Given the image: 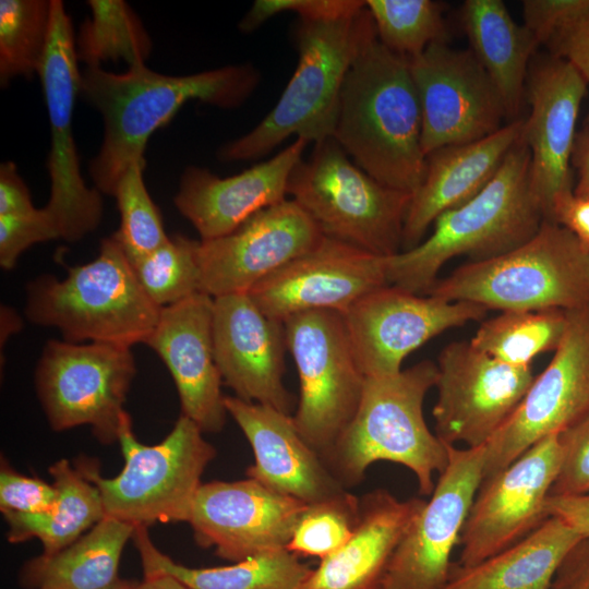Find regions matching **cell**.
Returning a JSON list of instances; mask_svg holds the SVG:
<instances>
[{"instance_id":"cell-50","label":"cell","mask_w":589,"mask_h":589,"mask_svg":"<svg viewBox=\"0 0 589 589\" xmlns=\"http://www.w3.org/2000/svg\"><path fill=\"white\" fill-rule=\"evenodd\" d=\"M572 165L577 169L578 180L574 194L589 199V127L576 134Z\"/></svg>"},{"instance_id":"cell-8","label":"cell","mask_w":589,"mask_h":589,"mask_svg":"<svg viewBox=\"0 0 589 589\" xmlns=\"http://www.w3.org/2000/svg\"><path fill=\"white\" fill-rule=\"evenodd\" d=\"M189 418L180 416L170 433L158 444L137 441L127 412L118 442L124 466L115 478H104L98 465L81 458L75 468L94 483L108 517L134 527L189 522L201 477L216 456L215 447Z\"/></svg>"},{"instance_id":"cell-13","label":"cell","mask_w":589,"mask_h":589,"mask_svg":"<svg viewBox=\"0 0 589 589\" xmlns=\"http://www.w3.org/2000/svg\"><path fill=\"white\" fill-rule=\"evenodd\" d=\"M435 435L446 445H485L513 414L534 374L532 365L503 362L471 344L454 341L437 360Z\"/></svg>"},{"instance_id":"cell-42","label":"cell","mask_w":589,"mask_h":589,"mask_svg":"<svg viewBox=\"0 0 589 589\" xmlns=\"http://www.w3.org/2000/svg\"><path fill=\"white\" fill-rule=\"evenodd\" d=\"M563 455L549 496L589 493V413L560 433Z\"/></svg>"},{"instance_id":"cell-18","label":"cell","mask_w":589,"mask_h":589,"mask_svg":"<svg viewBox=\"0 0 589 589\" xmlns=\"http://www.w3.org/2000/svg\"><path fill=\"white\" fill-rule=\"evenodd\" d=\"M485 445L449 446L431 498L399 541L380 589H444L452 552L482 482Z\"/></svg>"},{"instance_id":"cell-48","label":"cell","mask_w":589,"mask_h":589,"mask_svg":"<svg viewBox=\"0 0 589 589\" xmlns=\"http://www.w3.org/2000/svg\"><path fill=\"white\" fill-rule=\"evenodd\" d=\"M550 589H589V538H581L570 549Z\"/></svg>"},{"instance_id":"cell-44","label":"cell","mask_w":589,"mask_h":589,"mask_svg":"<svg viewBox=\"0 0 589 589\" xmlns=\"http://www.w3.org/2000/svg\"><path fill=\"white\" fill-rule=\"evenodd\" d=\"M551 55L569 62L589 84V0L561 20L543 40ZM589 127V112L586 119Z\"/></svg>"},{"instance_id":"cell-53","label":"cell","mask_w":589,"mask_h":589,"mask_svg":"<svg viewBox=\"0 0 589 589\" xmlns=\"http://www.w3.org/2000/svg\"><path fill=\"white\" fill-rule=\"evenodd\" d=\"M137 581L118 578L109 586L101 589H135Z\"/></svg>"},{"instance_id":"cell-24","label":"cell","mask_w":589,"mask_h":589,"mask_svg":"<svg viewBox=\"0 0 589 589\" xmlns=\"http://www.w3.org/2000/svg\"><path fill=\"white\" fill-rule=\"evenodd\" d=\"M213 304L214 298L196 292L160 308L157 323L145 342L169 370L181 414L204 433L221 431L228 416L214 354Z\"/></svg>"},{"instance_id":"cell-28","label":"cell","mask_w":589,"mask_h":589,"mask_svg":"<svg viewBox=\"0 0 589 589\" xmlns=\"http://www.w3.org/2000/svg\"><path fill=\"white\" fill-rule=\"evenodd\" d=\"M425 503L398 500L384 489L363 495L352 536L321 560L303 589H380L399 541Z\"/></svg>"},{"instance_id":"cell-47","label":"cell","mask_w":589,"mask_h":589,"mask_svg":"<svg viewBox=\"0 0 589 589\" xmlns=\"http://www.w3.org/2000/svg\"><path fill=\"white\" fill-rule=\"evenodd\" d=\"M36 209L28 188L13 161L0 165V216L23 215Z\"/></svg>"},{"instance_id":"cell-10","label":"cell","mask_w":589,"mask_h":589,"mask_svg":"<svg viewBox=\"0 0 589 589\" xmlns=\"http://www.w3.org/2000/svg\"><path fill=\"white\" fill-rule=\"evenodd\" d=\"M284 326L300 384L292 419L324 460L354 417L366 377L340 312L304 311L287 317Z\"/></svg>"},{"instance_id":"cell-3","label":"cell","mask_w":589,"mask_h":589,"mask_svg":"<svg viewBox=\"0 0 589 589\" xmlns=\"http://www.w3.org/2000/svg\"><path fill=\"white\" fill-rule=\"evenodd\" d=\"M544 216L530 185V152L521 137L492 180L465 204L440 215L416 247L386 257L388 284L426 294L441 268L458 255L480 262L532 238Z\"/></svg>"},{"instance_id":"cell-49","label":"cell","mask_w":589,"mask_h":589,"mask_svg":"<svg viewBox=\"0 0 589 589\" xmlns=\"http://www.w3.org/2000/svg\"><path fill=\"white\" fill-rule=\"evenodd\" d=\"M546 517H557L581 538H589V493L576 496H549Z\"/></svg>"},{"instance_id":"cell-14","label":"cell","mask_w":589,"mask_h":589,"mask_svg":"<svg viewBox=\"0 0 589 589\" xmlns=\"http://www.w3.org/2000/svg\"><path fill=\"white\" fill-rule=\"evenodd\" d=\"M566 314V332L550 363L485 444L482 481L543 437L562 433L589 413V308Z\"/></svg>"},{"instance_id":"cell-20","label":"cell","mask_w":589,"mask_h":589,"mask_svg":"<svg viewBox=\"0 0 589 589\" xmlns=\"http://www.w3.org/2000/svg\"><path fill=\"white\" fill-rule=\"evenodd\" d=\"M306 507L250 478L212 481L200 486L189 524L197 545L236 563L286 549Z\"/></svg>"},{"instance_id":"cell-30","label":"cell","mask_w":589,"mask_h":589,"mask_svg":"<svg viewBox=\"0 0 589 589\" xmlns=\"http://www.w3.org/2000/svg\"><path fill=\"white\" fill-rule=\"evenodd\" d=\"M581 539L557 517L506 550L469 567L453 563L444 589H550L570 549Z\"/></svg>"},{"instance_id":"cell-36","label":"cell","mask_w":589,"mask_h":589,"mask_svg":"<svg viewBox=\"0 0 589 589\" xmlns=\"http://www.w3.org/2000/svg\"><path fill=\"white\" fill-rule=\"evenodd\" d=\"M51 23V0L0 1V83L32 77L44 59Z\"/></svg>"},{"instance_id":"cell-15","label":"cell","mask_w":589,"mask_h":589,"mask_svg":"<svg viewBox=\"0 0 589 589\" xmlns=\"http://www.w3.org/2000/svg\"><path fill=\"white\" fill-rule=\"evenodd\" d=\"M562 455L560 433L551 434L481 482L460 533L457 565L481 563L524 539L548 518L545 502Z\"/></svg>"},{"instance_id":"cell-31","label":"cell","mask_w":589,"mask_h":589,"mask_svg":"<svg viewBox=\"0 0 589 589\" xmlns=\"http://www.w3.org/2000/svg\"><path fill=\"white\" fill-rule=\"evenodd\" d=\"M135 527L106 516L80 539L53 554L28 560L21 568L26 589H101L119 578L121 554Z\"/></svg>"},{"instance_id":"cell-40","label":"cell","mask_w":589,"mask_h":589,"mask_svg":"<svg viewBox=\"0 0 589 589\" xmlns=\"http://www.w3.org/2000/svg\"><path fill=\"white\" fill-rule=\"evenodd\" d=\"M360 498L349 493L308 505L299 518L286 550L321 560L339 550L352 536Z\"/></svg>"},{"instance_id":"cell-34","label":"cell","mask_w":589,"mask_h":589,"mask_svg":"<svg viewBox=\"0 0 589 589\" xmlns=\"http://www.w3.org/2000/svg\"><path fill=\"white\" fill-rule=\"evenodd\" d=\"M566 327L563 310L503 311L482 321L470 341L503 362L528 366L537 356L556 350Z\"/></svg>"},{"instance_id":"cell-1","label":"cell","mask_w":589,"mask_h":589,"mask_svg":"<svg viewBox=\"0 0 589 589\" xmlns=\"http://www.w3.org/2000/svg\"><path fill=\"white\" fill-rule=\"evenodd\" d=\"M260 82L250 64L226 65L189 75H167L139 63L124 73L99 65L81 72L80 95L103 117L104 139L88 172L95 188L113 196L121 176L144 153L151 135L190 100L223 109L241 106Z\"/></svg>"},{"instance_id":"cell-33","label":"cell","mask_w":589,"mask_h":589,"mask_svg":"<svg viewBox=\"0 0 589 589\" xmlns=\"http://www.w3.org/2000/svg\"><path fill=\"white\" fill-rule=\"evenodd\" d=\"M58 497L53 508L41 514H2L8 526V540L19 543L37 538L44 554H53L80 539L106 517L97 486L69 460L60 459L50 468Z\"/></svg>"},{"instance_id":"cell-39","label":"cell","mask_w":589,"mask_h":589,"mask_svg":"<svg viewBox=\"0 0 589 589\" xmlns=\"http://www.w3.org/2000/svg\"><path fill=\"white\" fill-rule=\"evenodd\" d=\"M144 168L145 161L133 163L121 176L113 194L120 213V227L113 237L130 263L169 239L160 212L146 189Z\"/></svg>"},{"instance_id":"cell-22","label":"cell","mask_w":589,"mask_h":589,"mask_svg":"<svg viewBox=\"0 0 589 589\" xmlns=\"http://www.w3.org/2000/svg\"><path fill=\"white\" fill-rule=\"evenodd\" d=\"M587 85L569 62L552 55L527 76L526 96L531 109L522 139L530 152L531 190L548 220L555 201L574 192L570 165Z\"/></svg>"},{"instance_id":"cell-27","label":"cell","mask_w":589,"mask_h":589,"mask_svg":"<svg viewBox=\"0 0 589 589\" xmlns=\"http://www.w3.org/2000/svg\"><path fill=\"white\" fill-rule=\"evenodd\" d=\"M524 123V118L516 119L486 137L426 156L423 181L412 194L405 219L404 250L419 244L440 215L465 204L492 180L521 137Z\"/></svg>"},{"instance_id":"cell-11","label":"cell","mask_w":589,"mask_h":589,"mask_svg":"<svg viewBox=\"0 0 589 589\" xmlns=\"http://www.w3.org/2000/svg\"><path fill=\"white\" fill-rule=\"evenodd\" d=\"M135 374L130 347L51 339L39 358L35 383L55 431L88 425L100 443L112 444Z\"/></svg>"},{"instance_id":"cell-43","label":"cell","mask_w":589,"mask_h":589,"mask_svg":"<svg viewBox=\"0 0 589 589\" xmlns=\"http://www.w3.org/2000/svg\"><path fill=\"white\" fill-rule=\"evenodd\" d=\"M365 8L362 0H256L239 24L241 32L250 33L272 16L290 11L299 20H335L356 14Z\"/></svg>"},{"instance_id":"cell-19","label":"cell","mask_w":589,"mask_h":589,"mask_svg":"<svg viewBox=\"0 0 589 589\" xmlns=\"http://www.w3.org/2000/svg\"><path fill=\"white\" fill-rule=\"evenodd\" d=\"M323 237L312 218L286 199L257 212L226 236L199 241L200 291L212 298L248 293Z\"/></svg>"},{"instance_id":"cell-5","label":"cell","mask_w":589,"mask_h":589,"mask_svg":"<svg viewBox=\"0 0 589 589\" xmlns=\"http://www.w3.org/2000/svg\"><path fill=\"white\" fill-rule=\"evenodd\" d=\"M437 365L430 360L400 372L366 377L351 422L324 462L347 489L360 483L370 465L385 460L410 469L421 495H432L433 476L449 459V446L433 434L423 417V401L436 385Z\"/></svg>"},{"instance_id":"cell-45","label":"cell","mask_w":589,"mask_h":589,"mask_svg":"<svg viewBox=\"0 0 589 589\" xmlns=\"http://www.w3.org/2000/svg\"><path fill=\"white\" fill-rule=\"evenodd\" d=\"M58 493L53 484L17 473L2 460L0 470V510L41 514L51 510Z\"/></svg>"},{"instance_id":"cell-32","label":"cell","mask_w":589,"mask_h":589,"mask_svg":"<svg viewBox=\"0 0 589 589\" xmlns=\"http://www.w3.org/2000/svg\"><path fill=\"white\" fill-rule=\"evenodd\" d=\"M132 539L144 574H168L188 589H303L312 572L286 549L265 552L229 566L187 567L160 552L146 527H135Z\"/></svg>"},{"instance_id":"cell-9","label":"cell","mask_w":589,"mask_h":589,"mask_svg":"<svg viewBox=\"0 0 589 589\" xmlns=\"http://www.w3.org/2000/svg\"><path fill=\"white\" fill-rule=\"evenodd\" d=\"M287 195L325 237L383 257L401 251L412 194L369 176L333 137L315 143L310 157L297 164Z\"/></svg>"},{"instance_id":"cell-12","label":"cell","mask_w":589,"mask_h":589,"mask_svg":"<svg viewBox=\"0 0 589 589\" xmlns=\"http://www.w3.org/2000/svg\"><path fill=\"white\" fill-rule=\"evenodd\" d=\"M69 14L60 0H51V23L46 52L38 70L50 125L48 173L50 197L45 208L56 220L61 238L75 242L93 232L103 217V199L81 176L72 131L81 72Z\"/></svg>"},{"instance_id":"cell-46","label":"cell","mask_w":589,"mask_h":589,"mask_svg":"<svg viewBox=\"0 0 589 589\" xmlns=\"http://www.w3.org/2000/svg\"><path fill=\"white\" fill-rule=\"evenodd\" d=\"M550 220L569 230L589 251V199L574 192L562 195L553 205Z\"/></svg>"},{"instance_id":"cell-6","label":"cell","mask_w":589,"mask_h":589,"mask_svg":"<svg viewBox=\"0 0 589 589\" xmlns=\"http://www.w3.org/2000/svg\"><path fill=\"white\" fill-rule=\"evenodd\" d=\"M159 312L113 236L101 240L93 261L69 267L65 278L43 275L27 286L26 317L71 342L145 344Z\"/></svg>"},{"instance_id":"cell-7","label":"cell","mask_w":589,"mask_h":589,"mask_svg":"<svg viewBox=\"0 0 589 589\" xmlns=\"http://www.w3.org/2000/svg\"><path fill=\"white\" fill-rule=\"evenodd\" d=\"M488 310L589 308V251L563 226L544 219L537 233L500 256L468 262L426 292Z\"/></svg>"},{"instance_id":"cell-38","label":"cell","mask_w":589,"mask_h":589,"mask_svg":"<svg viewBox=\"0 0 589 589\" xmlns=\"http://www.w3.org/2000/svg\"><path fill=\"white\" fill-rule=\"evenodd\" d=\"M197 244V240L175 235L131 263L141 287L157 306H168L201 292Z\"/></svg>"},{"instance_id":"cell-17","label":"cell","mask_w":589,"mask_h":589,"mask_svg":"<svg viewBox=\"0 0 589 589\" xmlns=\"http://www.w3.org/2000/svg\"><path fill=\"white\" fill-rule=\"evenodd\" d=\"M408 63L420 100L425 157L503 127L506 111L501 95L470 49L435 43Z\"/></svg>"},{"instance_id":"cell-37","label":"cell","mask_w":589,"mask_h":589,"mask_svg":"<svg viewBox=\"0 0 589 589\" xmlns=\"http://www.w3.org/2000/svg\"><path fill=\"white\" fill-rule=\"evenodd\" d=\"M378 40L406 59L421 55L430 45L446 43L444 5L432 0L365 1Z\"/></svg>"},{"instance_id":"cell-25","label":"cell","mask_w":589,"mask_h":589,"mask_svg":"<svg viewBox=\"0 0 589 589\" xmlns=\"http://www.w3.org/2000/svg\"><path fill=\"white\" fill-rule=\"evenodd\" d=\"M309 143L298 137L268 160L227 178L190 166L181 176L175 205L201 240L226 236L257 212L286 200L291 171Z\"/></svg>"},{"instance_id":"cell-4","label":"cell","mask_w":589,"mask_h":589,"mask_svg":"<svg viewBox=\"0 0 589 589\" xmlns=\"http://www.w3.org/2000/svg\"><path fill=\"white\" fill-rule=\"evenodd\" d=\"M375 37L366 5L341 19L299 20L294 28L298 64L281 96L254 129L221 146L219 159H257L292 135L314 144L333 137L346 76Z\"/></svg>"},{"instance_id":"cell-23","label":"cell","mask_w":589,"mask_h":589,"mask_svg":"<svg viewBox=\"0 0 589 589\" xmlns=\"http://www.w3.org/2000/svg\"><path fill=\"white\" fill-rule=\"evenodd\" d=\"M213 346L223 383L236 397L291 416L294 399L284 384V322L264 314L248 293L214 298Z\"/></svg>"},{"instance_id":"cell-2","label":"cell","mask_w":589,"mask_h":589,"mask_svg":"<svg viewBox=\"0 0 589 589\" xmlns=\"http://www.w3.org/2000/svg\"><path fill=\"white\" fill-rule=\"evenodd\" d=\"M421 134L420 100L408 59L375 37L346 76L333 139L369 176L413 194L426 165Z\"/></svg>"},{"instance_id":"cell-29","label":"cell","mask_w":589,"mask_h":589,"mask_svg":"<svg viewBox=\"0 0 589 589\" xmlns=\"http://www.w3.org/2000/svg\"><path fill=\"white\" fill-rule=\"evenodd\" d=\"M460 21L470 51L501 95L506 118L509 122L519 119L537 38L512 19L501 0H466Z\"/></svg>"},{"instance_id":"cell-21","label":"cell","mask_w":589,"mask_h":589,"mask_svg":"<svg viewBox=\"0 0 589 589\" xmlns=\"http://www.w3.org/2000/svg\"><path fill=\"white\" fill-rule=\"evenodd\" d=\"M387 284L386 257L324 236L248 294L264 314L284 322L311 310L344 313L361 297Z\"/></svg>"},{"instance_id":"cell-35","label":"cell","mask_w":589,"mask_h":589,"mask_svg":"<svg viewBox=\"0 0 589 589\" xmlns=\"http://www.w3.org/2000/svg\"><path fill=\"white\" fill-rule=\"evenodd\" d=\"M91 16L75 39L79 61L86 67L105 61H124L129 67L145 63L153 43L141 19L122 0H89Z\"/></svg>"},{"instance_id":"cell-41","label":"cell","mask_w":589,"mask_h":589,"mask_svg":"<svg viewBox=\"0 0 589 589\" xmlns=\"http://www.w3.org/2000/svg\"><path fill=\"white\" fill-rule=\"evenodd\" d=\"M58 238L59 227L45 207L23 215L0 216V265L12 269L29 247Z\"/></svg>"},{"instance_id":"cell-16","label":"cell","mask_w":589,"mask_h":589,"mask_svg":"<svg viewBox=\"0 0 589 589\" xmlns=\"http://www.w3.org/2000/svg\"><path fill=\"white\" fill-rule=\"evenodd\" d=\"M486 312L481 304L417 294L387 284L341 314L362 373L375 377L400 372L412 351L445 330L483 320Z\"/></svg>"},{"instance_id":"cell-51","label":"cell","mask_w":589,"mask_h":589,"mask_svg":"<svg viewBox=\"0 0 589 589\" xmlns=\"http://www.w3.org/2000/svg\"><path fill=\"white\" fill-rule=\"evenodd\" d=\"M135 589H188L175 577L165 573L144 574L141 582H137Z\"/></svg>"},{"instance_id":"cell-52","label":"cell","mask_w":589,"mask_h":589,"mask_svg":"<svg viewBox=\"0 0 589 589\" xmlns=\"http://www.w3.org/2000/svg\"><path fill=\"white\" fill-rule=\"evenodd\" d=\"M21 328V318L16 315V313L8 308L2 306L1 308V346H3V341L9 338L11 334H14Z\"/></svg>"},{"instance_id":"cell-26","label":"cell","mask_w":589,"mask_h":589,"mask_svg":"<svg viewBox=\"0 0 589 589\" xmlns=\"http://www.w3.org/2000/svg\"><path fill=\"white\" fill-rule=\"evenodd\" d=\"M225 407L248 438L255 462L247 477L308 505L347 492L322 457L303 440L292 416L225 396Z\"/></svg>"}]
</instances>
